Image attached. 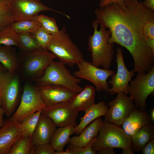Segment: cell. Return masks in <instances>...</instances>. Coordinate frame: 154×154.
Here are the masks:
<instances>
[{
	"label": "cell",
	"instance_id": "obj_13",
	"mask_svg": "<svg viewBox=\"0 0 154 154\" xmlns=\"http://www.w3.org/2000/svg\"><path fill=\"white\" fill-rule=\"evenodd\" d=\"M123 49L118 47L116 50V62L117 65L116 73L112 76L111 78L108 82L112 87L110 88L108 94L113 95L119 92L128 94L127 87L135 74L133 69L129 71L125 66L124 61Z\"/></svg>",
	"mask_w": 154,
	"mask_h": 154
},
{
	"label": "cell",
	"instance_id": "obj_33",
	"mask_svg": "<svg viewBox=\"0 0 154 154\" xmlns=\"http://www.w3.org/2000/svg\"><path fill=\"white\" fill-rule=\"evenodd\" d=\"M96 139V137H94L89 144L86 147H78L69 144L67 149L69 154H96V152L92 148L93 145Z\"/></svg>",
	"mask_w": 154,
	"mask_h": 154
},
{
	"label": "cell",
	"instance_id": "obj_1",
	"mask_svg": "<svg viewBox=\"0 0 154 154\" xmlns=\"http://www.w3.org/2000/svg\"><path fill=\"white\" fill-rule=\"evenodd\" d=\"M124 8L113 3L96 9V20L110 30L109 43L117 44L131 54L135 73H146L154 66V52L146 42L144 28L154 18V11L139 0H124Z\"/></svg>",
	"mask_w": 154,
	"mask_h": 154
},
{
	"label": "cell",
	"instance_id": "obj_42",
	"mask_svg": "<svg viewBox=\"0 0 154 154\" xmlns=\"http://www.w3.org/2000/svg\"><path fill=\"white\" fill-rule=\"evenodd\" d=\"M7 71L3 65L0 63V75Z\"/></svg>",
	"mask_w": 154,
	"mask_h": 154
},
{
	"label": "cell",
	"instance_id": "obj_6",
	"mask_svg": "<svg viewBox=\"0 0 154 154\" xmlns=\"http://www.w3.org/2000/svg\"><path fill=\"white\" fill-rule=\"evenodd\" d=\"M47 50L54 54L59 61L70 66L77 65L84 58L82 53L72 40L65 27L57 34L52 35Z\"/></svg>",
	"mask_w": 154,
	"mask_h": 154
},
{
	"label": "cell",
	"instance_id": "obj_11",
	"mask_svg": "<svg viewBox=\"0 0 154 154\" xmlns=\"http://www.w3.org/2000/svg\"><path fill=\"white\" fill-rule=\"evenodd\" d=\"M9 4L15 21L37 20L39 13L46 11L55 12L70 18L68 15L44 5L40 0H9Z\"/></svg>",
	"mask_w": 154,
	"mask_h": 154
},
{
	"label": "cell",
	"instance_id": "obj_30",
	"mask_svg": "<svg viewBox=\"0 0 154 154\" xmlns=\"http://www.w3.org/2000/svg\"><path fill=\"white\" fill-rule=\"evenodd\" d=\"M33 145L32 137H21L14 143L8 154H30Z\"/></svg>",
	"mask_w": 154,
	"mask_h": 154
},
{
	"label": "cell",
	"instance_id": "obj_7",
	"mask_svg": "<svg viewBox=\"0 0 154 154\" xmlns=\"http://www.w3.org/2000/svg\"><path fill=\"white\" fill-rule=\"evenodd\" d=\"M107 148L132 149L131 142L120 126L103 121L92 148L97 152Z\"/></svg>",
	"mask_w": 154,
	"mask_h": 154
},
{
	"label": "cell",
	"instance_id": "obj_32",
	"mask_svg": "<svg viewBox=\"0 0 154 154\" xmlns=\"http://www.w3.org/2000/svg\"><path fill=\"white\" fill-rule=\"evenodd\" d=\"M37 20L48 33L52 35H55L59 32L58 28L53 17L40 15L37 17Z\"/></svg>",
	"mask_w": 154,
	"mask_h": 154
},
{
	"label": "cell",
	"instance_id": "obj_8",
	"mask_svg": "<svg viewBox=\"0 0 154 154\" xmlns=\"http://www.w3.org/2000/svg\"><path fill=\"white\" fill-rule=\"evenodd\" d=\"M46 106L35 84L25 82L19 106L9 118L20 123L29 115Z\"/></svg>",
	"mask_w": 154,
	"mask_h": 154
},
{
	"label": "cell",
	"instance_id": "obj_5",
	"mask_svg": "<svg viewBox=\"0 0 154 154\" xmlns=\"http://www.w3.org/2000/svg\"><path fill=\"white\" fill-rule=\"evenodd\" d=\"M22 79L17 71L0 75V98L5 114L10 117L14 112L22 94Z\"/></svg>",
	"mask_w": 154,
	"mask_h": 154
},
{
	"label": "cell",
	"instance_id": "obj_31",
	"mask_svg": "<svg viewBox=\"0 0 154 154\" xmlns=\"http://www.w3.org/2000/svg\"><path fill=\"white\" fill-rule=\"evenodd\" d=\"M30 34L42 48L47 50V47L51 40L52 35L48 33L42 26Z\"/></svg>",
	"mask_w": 154,
	"mask_h": 154
},
{
	"label": "cell",
	"instance_id": "obj_27",
	"mask_svg": "<svg viewBox=\"0 0 154 154\" xmlns=\"http://www.w3.org/2000/svg\"><path fill=\"white\" fill-rule=\"evenodd\" d=\"M14 21L9 0H0V31Z\"/></svg>",
	"mask_w": 154,
	"mask_h": 154
},
{
	"label": "cell",
	"instance_id": "obj_16",
	"mask_svg": "<svg viewBox=\"0 0 154 154\" xmlns=\"http://www.w3.org/2000/svg\"><path fill=\"white\" fill-rule=\"evenodd\" d=\"M20 122L9 118L0 128V154H8L14 143L22 137Z\"/></svg>",
	"mask_w": 154,
	"mask_h": 154
},
{
	"label": "cell",
	"instance_id": "obj_43",
	"mask_svg": "<svg viewBox=\"0 0 154 154\" xmlns=\"http://www.w3.org/2000/svg\"><path fill=\"white\" fill-rule=\"evenodd\" d=\"M150 116L152 121H154V109L153 108L151 111L150 113Z\"/></svg>",
	"mask_w": 154,
	"mask_h": 154
},
{
	"label": "cell",
	"instance_id": "obj_3",
	"mask_svg": "<svg viewBox=\"0 0 154 154\" xmlns=\"http://www.w3.org/2000/svg\"><path fill=\"white\" fill-rule=\"evenodd\" d=\"M19 65L17 71L24 82H34L41 77L50 62L56 58L52 53L41 49L19 54Z\"/></svg>",
	"mask_w": 154,
	"mask_h": 154
},
{
	"label": "cell",
	"instance_id": "obj_9",
	"mask_svg": "<svg viewBox=\"0 0 154 154\" xmlns=\"http://www.w3.org/2000/svg\"><path fill=\"white\" fill-rule=\"evenodd\" d=\"M137 73L135 78L129 83L127 91L135 106L146 111L147 99L154 92V66L147 73Z\"/></svg>",
	"mask_w": 154,
	"mask_h": 154
},
{
	"label": "cell",
	"instance_id": "obj_20",
	"mask_svg": "<svg viewBox=\"0 0 154 154\" xmlns=\"http://www.w3.org/2000/svg\"><path fill=\"white\" fill-rule=\"evenodd\" d=\"M96 90L94 87L86 86L83 90L78 93L70 102V107L78 112H85L94 105Z\"/></svg>",
	"mask_w": 154,
	"mask_h": 154
},
{
	"label": "cell",
	"instance_id": "obj_15",
	"mask_svg": "<svg viewBox=\"0 0 154 154\" xmlns=\"http://www.w3.org/2000/svg\"><path fill=\"white\" fill-rule=\"evenodd\" d=\"M36 86L46 106L70 102L78 93L67 88L57 85Z\"/></svg>",
	"mask_w": 154,
	"mask_h": 154
},
{
	"label": "cell",
	"instance_id": "obj_40",
	"mask_svg": "<svg viewBox=\"0 0 154 154\" xmlns=\"http://www.w3.org/2000/svg\"><path fill=\"white\" fill-rule=\"evenodd\" d=\"M5 114L2 108V104L0 98V128L3 125L4 121L3 120V116Z\"/></svg>",
	"mask_w": 154,
	"mask_h": 154
},
{
	"label": "cell",
	"instance_id": "obj_25",
	"mask_svg": "<svg viewBox=\"0 0 154 154\" xmlns=\"http://www.w3.org/2000/svg\"><path fill=\"white\" fill-rule=\"evenodd\" d=\"M19 44L18 47L20 50V52L30 53L43 49L30 33L19 34Z\"/></svg>",
	"mask_w": 154,
	"mask_h": 154
},
{
	"label": "cell",
	"instance_id": "obj_19",
	"mask_svg": "<svg viewBox=\"0 0 154 154\" xmlns=\"http://www.w3.org/2000/svg\"><path fill=\"white\" fill-rule=\"evenodd\" d=\"M103 122L101 117L96 118L88 125L78 135L70 138L69 144L78 147L87 146L93 138L98 135Z\"/></svg>",
	"mask_w": 154,
	"mask_h": 154
},
{
	"label": "cell",
	"instance_id": "obj_17",
	"mask_svg": "<svg viewBox=\"0 0 154 154\" xmlns=\"http://www.w3.org/2000/svg\"><path fill=\"white\" fill-rule=\"evenodd\" d=\"M56 127L50 118L41 113L32 137L33 145L49 143Z\"/></svg>",
	"mask_w": 154,
	"mask_h": 154
},
{
	"label": "cell",
	"instance_id": "obj_10",
	"mask_svg": "<svg viewBox=\"0 0 154 154\" xmlns=\"http://www.w3.org/2000/svg\"><path fill=\"white\" fill-rule=\"evenodd\" d=\"M77 65L78 70L73 72L74 76L91 82L97 92L104 91L108 93L110 88L107 80L110 77L116 74L115 71L100 68L84 58Z\"/></svg>",
	"mask_w": 154,
	"mask_h": 154
},
{
	"label": "cell",
	"instance_id": "obj_23",
	"mask_svg": "<svg viewBox=\"0 0 154 154\" xmlns=\"http://www.w3.org/2000/svg\"><path fill=\"white\" fill-rule=\"evenodd\" d=\"M131 148L133 151L139 152L146 144L154 139V125L151 123L142 127L131 137Z\"/></svg>",
	"mask_w": 154,
	"mask_h": 154
},
{
	"label": "cell",
	"instance_id": "obj_18",
	"mask_svg": "<svg viewBox=\"0 0 154 154\" xmlns=\"http://www.w3.org/2000/svg\"><path fill=\"white\" fill-rule=\"evenodd\" d=\"M152 123L151 118L146 111L135 107L122 124V128L130 137L143 126Z\"/></svg>",
	"mask_w": 154,
	"mask_h": 154
},
{
	"label": "cell",
	"instance_id": "obj_36",
	"mask_svg": "<svg viewBox=\"0 0 154 154\" xmlns=\"http://www.w3.org/2000/svg\"><path fill=\"white\" fill-rule=\"evenodd\" d=\"M141 151L142 154H154V139L148 142L143 147Z\"/></svg>",
	"mask_w": 154,
	"mask_h": 154
},
{
	"label": "cell",
	"instance_id": "obj_38",
	"mask_svg": "<svg viewBox=\"0 0 154 154\" xmlns=\"http://www.w3.org/2000/svg\"><path fill=\"white\" fill-rule=\"evenodd\" d=\"M141 3L145 7L154 11V0H145Z\"/></svg>",
	"mask_w": 154,
	"mask_h": 154
},
{
	"label": "cell",
	"instance_id": "obj_26",
	"mask_svg": "<svg viewBox=\"0 0 154 154\" xmlns=\"http://www.w3.org/2000/svg\"><path fill=\"white\" fill-rule=\"evenodd\" d=\"M41 112L40 110L33 113L20 123L22 137H32Z\"/></svg>",
	"mask_w": 154,
	"mask_h": 154
},
{
	"label": "cell",
	"instance_id": "obj_39",
	"mask_svg": "<svg viewBox=\"0 0 154 154\" xmlns=\"http://www.w3.org/2000/svg\"><path fill=\"white\" fill-rule=\"evenodd\" d=\"M98 154H116L114 149L107 148L99 150L96 152Z\"/></svg>",
	"mask_w": 154,
	"mask_h": 154
},
{
	"label": "cell",
	"instance_id": "obj_22",
	"mask_svg": "<svg viewBox=\"0 0 154 154\" xmlns=\"http://www.w3.org/2000/svg\"><path fill=\"white\" fill-rule=\"evenodd\" d=\"M74 133V127L72 124L59 127L56 129L49 143L56 151H63L65 146L69 144L70 136Z\"/></svg>",
	"mask_w": 154,
	"mask_h": 154
},
{
	"label": "cell",
	"instance_id": "obj_29",
	"mask_svg": "<svg viewBox=\"0 0 154 154\" xmlns=\"http://www.w3.org/2000/svg\"><path fill=\"white\" fill-rule=\"evenodd\" d=\"M11 25L14 30L18 34L31 33L41 26L37 20H23L14 21Z\"/></svg>",
	"mask_w": 154,
	"mask_h": 154
},
{
	"label": "cell",
	"instance_id": "obj_4",
	"mask_svg": "<svg viewBox=\"0 0 154 154\" xmlns=\"http://www.w3.org/2000/svg\"><path fill=\"white\" fill-rule=\"evenodd\" d=\"M66 65L61 61L52 60L43 75L34 82L37 86L57 85L78 93L80 92L84 88L79 85L81 79L72 75Z\"/></svg>",
	"mask_w": 154,
	"mask_h": 154
},
{
	"label": "cell",
	"instance_id": "obj_24",
	"mask_svg": "<svg viewBox=\"0 0 154 154\" xmlns=\"http://www.w3.org/2000/svg\"><path fill=\"white\" fill-rule=\"evenodd\" d=\"M0 63L9 71H16L19 65V54L13 46H0Z\"/></svg>",
	"mask_w": 154,
	"mask_h": 154
},
{
	"label": "cell",
	"instance_id": "obj_37",
	"mask_svg": "<svg viewBox=\"0 0 154 154\" xmlns=\"http://www.w3.org/2000/svg\"><path fill=\"white\" fill-rule=\"evenodd\" d=\"M113 3L117 4L122 8L125 7L124 0H100L99 6V7H102L109 4Z\"/></svg>",
	"mask_w": 154,
	"mask_h": 154
},
{
	"label": "cell",
	"instance_id": "obj_2",
	"mask_svg": "<svg viewBox=\"0 0 154 154\" xmlns=\"http://www.w3.org/2000/svg\"><path fill=\"white\" fill-rule=\"evenodd\" d=\"M99 25L96 20L92 22L94 32L89 37L88 49L91 53V63L93 65L109 70L115 52L114 44L108 42L111 35L110 30L102 25H100V28L98 30Z\"/></svg>",
	"mask_w": 154,
	"mask_h": 154
},
{
	"label": "cell",
	"instance_id": "obj_14",
	"mask_svg": "<svg viewBox=\"0 0 154 154\" xmlns=\"http://www.w3.org/2000/svg\"><path fill=\"white\" fill-rule=\"evenodd\" d=\"M78 112L71 108L68 102L46 106L42 110L41 113L50 118L56 127L72 124L75 127L77 125L76 120Z\"/></svg>",
	"mask_w": 154,
	"mask_h": 154
},
{
	"label": "cell",
	"instance_id": "obj_35",
	"mask_svg": "<svg viewBox=\"0 0 154 154\" xmlns=\"http://www.w3.org/2000/svg\"><path fill=\"white\" fill-rule=\"evenodd\" d=\"M55 151L49 143L33 145L30 154H54Z\"/></svg>",
	"mask_w": 154,
	"mask_h": 154
},
{
	"label": "cell",
	"instance_id": "obj_28",
	"mask_svg": "<svg viewBox=\"0 0 154 154\" xmlns=\"http://www.w3.org/2000/svg\"><path fill=\"white\" fill-rule=\"evenodd\" d=\"M19 44V34L14 30L11 25L0 31V46L18 47Z\"/></svg>",
	"mask_w": 154,
	"mask_h": 154
},
{
	"label": "cell",
	"instance_id": "obj_12",
	"mask_svg": "<svg viewBox=\"0 0 154 154\" xmlns=\"http://www.w3.org/2000/svg\"><path fill=\"white\" fill-rule=\"evenodd\" d=\"M110 107L104 121L120 126L134 109L135 106L129 96L123 92L117 93L116 98L107 104Z\"/></svg>",
	"mask_w": 154,
	"mask_h": 154
},
{
	"label": "cell",
	"instance_id": "obj_34",
	"mask_svg": "<svg viewBox=\"0 0 154 154\" xmlns=\"http://www.w3.org/2000/svg\"><path fill=\"white\" fill-rule=\"evenodd\" d=\"M144 33L147 44L154 52V18L150 19L146 23Z\"/></svg>",
	"mask_w": 154,
	"mask_h": 154
},
{
	"label": "cell",
	"instance_id": "obj_41",
	"mask_svg": "<svg viewBox=\"0 0 154 154\" xmlns=\"http://www.w3.org/2000/svg\"><path fill=\"white\" fill-rule=\"evenodd\" d=\"M133 151L132 149H123L122 154H133Z\"/></svg>",
	"mask_w": 154,
	"mask_h": 154
},
{
	"label": "cell",
	"instance_id": "obj_21",
	"mask_svg": "<svg viewBox=\"0 0 154 154\" xmlns=\"http://www.w3.org/2000/svg\"><path fill=\"white\" fill-rule=\"evenodd\" d=\"M109 108L104 101L95 104L86 111L84 115L80 118L79 124L74 127L75 133L78 135L90 123L96 118L104 116Z\"/></svg>",
	"mask_w": 154,
	"mask_h": 154
}]
</instances>
